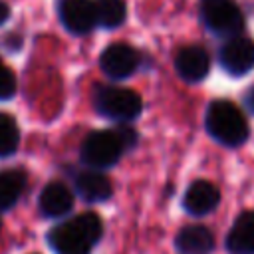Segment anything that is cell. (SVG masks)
I'll return each instance as SVG.
<instances>
[{"label": "cell", "mask_w": 254, "mask_h": 254, "mask_svg": "<svg viewBox=\"0 0 254 254\" xmlns=\"http://www.w3.org/2000/svg\"><path fill=\"white\" fill-rule=\"evenodd\" d=\"M220 200V194H218V189L208 183V181H194L187 192H185V198H183V204L187 208V212L194 214V216H200V214H206L210 212Z\"/></svg>", "instance_id": "10"}, {"label": "cell", "mask_w": 254, "mask_h": 254, "mask_svg": "<svg viewBox=\"0 0 254 254\" xmlns=\"http://www.w3.org/2000/svg\"><path fill=\"white\" fill-rule=\"evenodd\" d=\"M26 185V175L22 171H2L0 173V208H10L20 198Z\"/></svg>", "instance_id": "16"}, {"label": "cell", "mask_w": 254, "mask_h": 254, "mask_svg": "<svg viewBox=\"0 0 254 254\" xmlns=\"http://www.w3.org/2000/svg\"><path fill=\"white\" fill-rule=\"evenodd\" d=\"M101 218L95 212H83L54 226L48 234V242L56 254H89L93 244L101 238Z\"/></svg>", "instance_id": "1"}, {"label": "cell", "mask_w": 254, "mask_h": 254, "mask_svg": "<svg viewBox=\"0 0 254 254\" xmlns=\"http://www.w3.org/2000/svg\"><path fill=\"white\" fill-rule=\"evenodd\" d=\"M99 65L105 75L113 79L129 77L139 65V54L129 44H111L99 56Z\"/></svg>", "instance_id": "7"}, {"label": "cell", "mask_w": 254, "mask_h": 254, "mask_svg": "<svg viewBox=\"0 0 254 254\" xmlns=\"http://www.w3.org/2000/svg\"><path fill=\"white\" fill-rule=\"evenodd\" d=\"M95 107L113 121H131L141 113V95L127 87L101 85L95 89Z\"/></svg>", "instance_id": "3"}, {"label": "cell", "mask_w": 254, "mask_h": 254, "mask_svg": "<svg viewBox=\"0 0 254 254\" xmlns=\"http://www.w3.org/2000/svg\"><path fill=\"white\" fill-rule=\"evenodd\" d=\"M125 151L117 131H93L81 143V159L95 167L105 169L119 161L121 153Z\"/></svg>", "instance_id": "4"}, {"label": "cell", "mask_w": 254, "mask_h": 254, "mask_svg": "<svg viewBox=\"0 0 254 254\" xmlns=\"http://www.w3.org/2000/svg\"><path fill=\"white\" fill-rule=\"evenodd\" d=\"M77 192L91 202H101L111 196V181L99 171H83L75 179Z\"/></svg>", "instance_id": "14"}, {"label": "cell", "mask_w": 254, "mask_h": 254, "mask_svg": "<svg viewBox=\"0 0 254 254\" xmlns=\"http://www.w3.org/2000/svg\"><path fill=\"white\" fill-rule=\"evenodd\" d=\"M0 226H2V222H0Z\"/></svg>", "instance_id": "21"}, {"label": "cell", "mask_w": 254, "mask_h": 254, "mask_svg": "<svg viewBox=\"0 0 254 254\" xmlns=\"http://www.w3.org/2000/svg\"><path fill=\"white\" fill-rule=\"evenodd\" d=\"M220 64L232 75H244L254 67V42L242 36L230 38L220 48Z\"/></svg>", "instance_id": "8"}, {"label": "cell", "mask_w": 254, "mask_h": 254, "mask_svg": "<svg viewBox=\"0 0 254 254\" xmlns=\"http://www.w3.org/2000/svg\"><path fill=\"white\" fill-rule=\"evenodd\" d=\"M246 99H248V105H250V107H252V111H254V87L250 89V93H248V97H246Z\"/></svg>", "instance_id": "20"}, {"label": "cell", "mask_w": 254, "mask_h": 254, "mask_svg": "<svg viewBox=\"0 0 254 254\" xmlns=\"http://www.w3.org/2000/svg\"><path fill=\"white\" fill-rule=\"evenodd\" d=\"M200 16L206 28L218 36L234 38L244 28V16L232 0H204Z\"/></svg>", "instance_id": "5"}, {"label": "cell", "mask_w": 254, "mask_h": 254, "mask_svg": "<svg viewBox=\"0 0 254 254\" xmlns=\"http://www.w3.org/2000/svg\"><path fill=\"white\" fill-rule=\"evenodd\" d=\"M206 131L218 143L228 145V147L242 145L250 135L246 117L232 101H226V99H218L208 105Z\"/></svg>", "instance_id": "2"}, {"label": "cell", "mask_w": 254, "mask_h": 254, "mask_svg": "<svg viewBox=\"0 0 254 254\" xmlns=\"http://www.w3.org/2000/svg\"><path fill=\"white\" fill-rule=\"evenodd\" d=\"M18 143L20 131L14 117L0 111V157H10L18 149Z\"/></svg>", "instance_id": "17"}, {"label": "cell", "mask_w": 254, "mask_h": 254, "mask_svg": "<svg viewBox=\"0 0 254 254\" xmlns=\"http://www.w3.org/2000/svg\"><path fill=\"white\" fill-rule=\"evenodd\" d=\"M230 254H254V212H242L226 236Z\"/></svg>", "instance_id": "12"}, {"label": "cell", "mask_w": 254, "mask_h": 254, "mask_svg": "<svg viewBox=\"0 0 254 254\" xmlns=\"http://www.w3.org/2000/svg\"><path fill=\"white\" fill-rule=\"evenodd\" d=\"M95 18L97 24L113 30L121 26L127 18V4L125 0H95Z\"/></svg>", "instance_id": "15"}, {"label": "cell", "mask_w": 254, "mask_h": 254, "mask_svg": "<svg viewBox=\"0 0 254 254\" xmlns=\"http://www.w3.org/2000/svg\"><path fill=\"white\" fill-rule=\"evenodd\" d=\"M210 67L208 54L200 46L181 48L175 56V69L185 81H200L206 77Z\"/></svg>", "instance_id": "9"}, {"label": "cell", "mask_w": 254, "mask_h": 254, "mask_svg": "<svg viewBox=\"0 0 254 254\" xmlns=\"http://www.w3.org/2000/svg\"><path fill=\"white\" fill-rule=\"evenodd\" d=\"M175 246L181 254H210L214 248V236L208 228L192 224L177 234Z\"/></svg>", "instance_id": "13"}, {"label": "cell", "mask_w": 254, "mask_h": 254, "mask_svg": "<svg viewBox=\"0 0 254 254\" xmlns=\"http://www.w3.org/2000/svg\"><path fill=\"white\" fill-rule=\"evenodd\" d=\"M38 206L46 216L56 218V216H62V214L71 210L73 194L64 183H50L44 187L40 200H38Z\"/></svg>", "instance_id": "11"}, {"label": "cell", "mask_w": 254, "mask_h": 254, "mask_svg": "<svg viewBox=\"0 0 254 254\" xmlns=\"http://www.w3.org/2000/svg\"><path fill=\"white\" fill-rule=\"evenodd\" d=\"M58 14L67 32L83 36L97 24L95 4L91 0H58Z\"/></svg>", "instance_id": "6"}, {"label": "cell", "mask_w": 254, "mask_h": 254, "mask_svg": "<svg viewBox=\"0 0 254 254\" xmlns=\"http://www.w3.org/2000/svg\"><path fill=\"white\" fill-rule=\"evenodd\" d=\"M16 91V77L10 67L0 62V99H10Z\"/></svg>", "instance_id": "18"}, {"label": "cell", "mask_w": 254, "mask_h": 254, "mask_svg": "<svg viewBox=\"0 0 254 254\" xmlns=\"http://www.w3.org/2000/svg\"><path fill=\"white\" fill-rule=\"evenodd\" d=\"M8 18H10V6H8L4 0H0V26H2Z\"/></svg>", "instance_id": "19"}]
</instances>
